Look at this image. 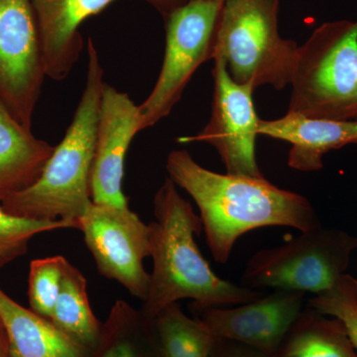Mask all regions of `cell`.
Listing matches in <instances>:
<instances>
[{"instance_id":"14","label":"cell","mask_w":357,"mask_h":357,"mask_svg":"<svg viewBox=\"0 0 357 357\" xmlns=\"http://www.w3.org/2000/svg\"><path fill=\"white\" fill-rule=\"evenodd\" d=\"M259 135L286 141L292 145L288 165L302 172L323 169L324 156L332 150L357 144V121L312 119L287 112L274 121H260Z\"/></svg>"},{"instance_id":"10","label":"cell","mask_w":357,"mask_h":357,"mask_svg":"<svg viewBox=\"0 0 357 357\" xmlns=\"http://www.w3.org/2000/svg\"><path fill=\"white\" fill-rule=\"evenodd\" d=\"M213 69V98L210 121L194 136L178 138L180 143H208L217 150L227 174L263 178L256 160L259 122L250 86L237 84L225 63L215 59Z\"/></svg>"},{"instance_id":"22","label":"cell","mask_w":357,"mask_h":357,"mask_svg":"<svg viewBox=\"0 0 357 357\" xmlns=\"http://www.w3.org/2000/svg\"><path fill=\"white\" fill-rule=\"evenodd\" d=\"M68 262L65 257L59 255L40 258L30 263L28 279L30 307L43 318H52Z\"/></svg>"},{"instance_id":"12","label":"cell","mask_w":357,"mask_h":357,"mask_svg":"<svg viewBox=\"0 0 357 357\" xmlns=\"http://www.w3.org/2000/svg\"><path fill=\"white\" fill-rule=\"evenodd\" d=\"M141 130L139 105H134L128 93L105 83L91 174L93 203L128 206L122 192L124 164L131 141Z\"/></svg>"},{"instance_id":"13","label":"cell","mask_w":357,"mask_h":357,"mask_svg":"<svg viewBox=\"0 0 357 357\" xmlns=\"http://www.w3.org/2000/svg\"><path fill=\"white\" fill-rule=\"evenodd\" d=\"M115 0H31L38 25L47 77L63 81L83 50L79 26ZM169 14L188 0H148Z\"/></svg>"},{"instance_id":"17","label":"cell","mask_w":357,"mask_h":357,"mask_svg":"<svg viewBox=\"0 0 357 357\" xmlns=\"http://www.w3.org/2000/svg\"><path fill=\"white\" fill-rule=\"evenodd\" d=\"M273 357H357L342 321L306 307Z\"/></svg>"},{"instance_id":"7","label":"cell","mask_w":357,"mask_h":357,"mask_svg":"<svg viewBox=\"0 0 357 357\" xmlns=\"http://www.w3.org/2000/svg\"><path fill=\"white\" fill-rule=\"evenodd\" d=\"M223 3L188 0L167 16L161 72L151 93L139 105L142 130L168 116L199 66L213 60Z\"/></svg>"},{"instance_id":"6","label":"cell","mask_w":357,"mask_h":357,"mask_svg":"<svg viewBox=\"0 0 357 357\" xmlns=\"http://www.w3.org/2000/svg\"><path fill=\"white\" fill-rule=\"evenodd\" d=\"M357 237L344 230L316 227L249 258L241 286L314 295L335 285L351 264Z\"/></svg>"},{"instance_id":"9","label":"cell","mask_w":357,"mask_h":357,"mask_svg":"<svg viewBox=\"0 0 357 357\" xmlns=\"http://www.w3.org/2000/svg\"><path fill=\"white\" fill-rule=\"evenodd\" d=\"M46 77L31 0H0V103L26 128Z\"/></svg>"},{"instance_id":"8","label":"cell","mask_w":357,"mask_h":357,"mask_svg":"<svg viewBox=\"0 0 357 357\" xmlns=\"http://www.w3.org/2000/svg\"><path fill=\"white\" fill-rule=\"evenodd\" d=\"M79 223L98 272L144 302L150 283L144 267L145 258L151 255L149 225L128 206L93 202Z\"/></svg>"},{"instance_id":"27","label":"cell","mask_w":357,"mask_h":357,"mask_svg":"<svg viewBox=\"0 0 357 357\" xmlns=\"http://www.w3.org/2000/svg\"><path fill=\"white\" fill-rule=\"evenodd\" d=\"M215 1L222 2L223 3V2L225 1V0H215Z\"/></svg>"},{"instance_id":"2","label":"cell","mask_w":357,"mask_h":357,"mask_svg":"<svg viewBox=\"0 0 357 357\" xmlns=\"http://www.w3.org/2000/svg\"><path fill=\"white\" fill-rule=\"evenodd\" d=\"M155 222L150 223L153 271L141 312L154 319L169 305L191 299L199 307L237 306L265 295L215 274L202 255L195 236L203 230L201 217L167 178L154 197Z\"/></svg>"},{"instance_id":"28","label":"cell","mask_w":357,"mask_h":357,"mask_svg":"<svg viewBox=\"0 0 357 357\" xmlns=\"http://www.w3.org/2000/svg\"><path fill=\"white\" fill-rule=\"evenodd\" d=\"M357 237V236H356Z\"/></svg>"},{"instance_id":"3","label":"cell","mask_w":357,"mask_h":357,"mask_svg":"<svg viewBox=\"0 0 357 357\" xmlns=\"http://www.w3.org/2000/svg\"><path fill=\"white\" fill-rule=\"evenodd\" d=\"M103 84L102 66L93 40L89 39L86 84L72 123L36 182L0 201L7 213L33 220L79 223L93 203L91 174Z\"/></svg>"},{"instance_id":"26","label":"cell","mask_w":357,"mask_h":357,"mask_svg":"<svg viewBox=\"0 0 357 357\" xmlns=\"http://www.w3.org/2000/svg\"><path fill=\"white\" fill-rule=\"evenodd\" d=\"M3 326H2L1 319H0V333L3 332Z\"/></svg>"},{"instance_id":"1","label":"cell","mask_w":357,"mask_h":357,"mask_svg":"<svg viewBox=\"0 0 357 357\" xmlns=\"http://www.w3.org/2000/svg\"><path fill=\"white\" fill-rule=\"evenodd\" d=\"M168 177L194 199L213 259L225 264L237 239L264 227L307 231L321 227L309 199L280 189L264 177L213 172L185 150H174L166 161Z\"/></svg>"},{"instance_id":"15","label":"cell","mask_w":357,"mask_h":357,"mask_svg":"<svg viewBox=\"0 0 357 357\" xmlns=\"http://www.w3.org/2000/svg\"><path fill=\"white\" fill-rule=\"evenodd\" d=\"M0 319L10 357H91L50 319L25 309L0 289Z\"/></svg>"},{"instance_id":"5","label":"cell","mask_w":357,"mask_h":357,"mask_svg":"<svg viewBox=\"0 0 357 357\" xmlns=\"http://www.w3.org/2000/svg\"><path fill=\"white\" fill-rule=\"evenodd\" d=\"M280 0H225L213 58L237 84L281 91L291 83L298 44L279 33Z\"/></svg>"},{"instance_id":"25","label":"cell","mask_w":357,"mask_h":357,"mask_svg":"<svg viewBox=\"0 0 357 357\" xmlns=\"http://www.w3.org/2000/svg\"><path fill=\"white\" fill-rule=\"evenodd\" d=\"M0 357H10L9 356L8 342L6 332L0 333Z\"/></svg>"},{"instance_id":"18","label":"cell","mask_w":357,"mask_h":357,"mask_svg":"<svg viewBox=\"0 0 357 357\" xmlns=\"http://www.w3.org/2000/svg\"><path fill=\"white\" fill-rule=\"evenodd\" d=\"M91 357H163L153 319L126 301H116Z\"/></svg>"},{"instance_id":"16","label":"cell","mask_w":357,"mask_h":357,"mask_svg":"<svg viewBox=\"0 0 357 357\" xmlns=\"http://www.w3.org/2000/svg\"><path fill=\"white\" fill-rule=\"evenodd\" d=\"M54 149L0 103V201L36 182Z\"/></svg>"},{"instance_id":"11","label":"cell","mask_w":357,"mask_h":357,"mask_svg":"<svg viewBox=\"0 0 357 357\" xmlns=\"http://www.w3.org/2000/svg\"><path fill=\"white\" fill-rule=\"evenodd\" d=\"M306 293L276 289L237 307H199L190 304L195 318L215 338L231 340L273 357L305 309Z\"/></svg>"},{"instance_id":"20","label":"cell","mask_w":357,"mask_h":357,"mask_svg":"<svg viewBox=\"0 0 357 357\" xmlns=\"http://www.w3.org/2000/svg\"><path fill=\"white\" fill-rule=\"evenodd\" d=\"M163 357H211L215 338L203 321L190 318L178 302L153 319Z\"/></svg>"},{"instance_id":"21","label":"cell","mask_w":357,"mask_h":357,"mask_svg":"<svg viewBox=\"0 0 357 357\" xmlns=\"http://www.w3.org/2000/svg\"><path fill=\"white\" fill-rule=\"evenodd\" d=\"M79 229L68 220H42L18 217L7 213L0 204V269L24 255L32 237L53 230Z\"/></svg>"},{"instance_id":"4","label":"cell","mask_w":357,"mask_h":357,"mask_svg":"<svg viewBox=\"0 0 357 357\" xmlns=\"http://www.w3.org/2000/svg\"><path fill=\"white\" fill-rule=\"evenodd\" d=\"M290 84L288 112L357 121V21H335L317 28L298 47Z\"/></svg>"},{"instance_id":"24","label":"cell","mask_w":357,"mask_h":357,"mask_svg":"<svg viewBox=\"0 0 357 357\" xmlns=\"http://www.w3.org/2000/svg\"><path fill=\"white\" fill-rule=\"evenodd\" d=\"M211 357H271L248 345L231 340H215Z\"/></svg>"},{"instance_id":"23","label":"cell","mask_w":357,"mask_h":357,"mask_svg":"<svg viewBox=\"0 0 357 357\" xmlns=\"http://www.w3.org/2000/svg\"><path fill=\"white\" fill-rule=\"evenodd\" d=\"M307 307L342 321L357 351V279L344 274L335 285L307 300Z\"/></svg>"},{"instance_id":"19","label":"cell","mask_w":357,"mask_h":357,"mask_svg":"<svg viewBox=\"0 0 357 357\" xmlns=\"http://www.w3.org/2000/svg\"><path fill=\"white\" fill-rule=\"evenodd\" d=\"M50 321L91 354L102 337V324L96 319L89 305L86 278L70 262L66 265Z\"/></svg>"}]
</instances>
